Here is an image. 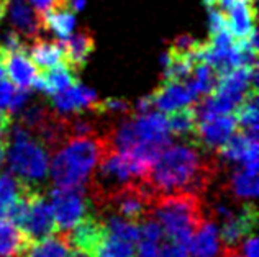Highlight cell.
Returning <instances> with one entry per match:
<instances>
[{
  "label": "cell",
  "instance_id": "cell-1",
  "mask_svg": "<svg viewBox=\"0 0 259 257\" xmlns=\"http://www.w3.org/2000/svg\"><path fill=\"white\" fill-rule=\"evenodd\" d=\"M220 166L217 154L203 151L190 139H182L162 151L146 182L158 195L194 193L200 197L220 174Z\"/></svg>",
  "mask_w": 259,
  "mask_h": 257
},
{
  "label": "cell",
  "instance_id": "cell-2",
  "mask_svg": "<svg viewBox=\"0 0 259 257\" xmlns=\"http://www.w3.org/2000/svg\"><path fill=\"white\" fill-rule=\"evenodd\" d=\"M108 131L67 138L56 151H53V156H50V175L56 188L87 184L102 156L113 149Z\"/></svg>",
  "mask_w": 259,
  "mask_h": 257
},
{
  "label": "cell",
  "instance_id": "cell-3",
  "mask_svg": "<svg viewBox=\"0 0 259 257\" xmlns=\"http://www.w3.org/2000/svg\"><path fill=\"white\" fill-rule=\"evenodd\" d=\"M151 218L159 223L169 241L189 252L195 231L207 218V210L199 195L169 193L156 198Z\"/></svg>",
  "mask_w": 259,
  "mask_h": 257
},
{
  "label": "cell",
  "instance_id": "cell-4",
  "mask_svg": "<svg viewBox=\"0 0 259 257\" xmlns=\"http://www.w3.org/2000/svg\"><path fill=\"white\" fill-rule=\"evenodd\" d=\"M7 162L10 172L31 190L43 192V185L50 174V151L23 126L12 125Z\"/></svg>",
  "mask_w": 259,
  "mask_h": 257
},
{
  "label": "cell",
  "instance_id": "cell-5",
  "mask_svg": "<svg viewBox=\"0 0 259 257\" xmlns=\"http://www.w3.org/2000/svg\"><path fill=\"white\" fill-rule=\"evenodd\" d=\"M159 195L156 193L148 182H133L113 195L112 200L100 215L113 213L130 223L140 225L145 220L151 218L154 201Z\"/></svg>",
  "mask_w": 259,
  "mask_h": 257
},
{
  "label": "cell",
  "instance_id": "cell-6",
  "mask_svg": "<svg viewBox=\"0 0 259 257\" xmlns=\"http://www.w3.org/2000/svg\"><path fill=\"white\" fill-rule=\"evenodd\" d=\"M50 207L58 233H66L91 212H95L85 185L54 188L50 193Z\"/></svg>",
  "mask_w": 259,
  "mask_h": 257
},
{
  "label": "cell",
  "instance_id": "cell-7",
  "mask_svg": "<svg viewBox=\"0 0 259 257\" xmlns=\"http://www.w3.org/2000/svg\"><path fill=\"white\" fill-rule=\"evenodd\" d=\"M257 208L254 201H243L240 210L222 221V229L218 231L222 242V254L240 252L241 242L253 234L257 228Z\"/></svg>",
  "mask_w": 259,
  "mask_h": 257
},
{
  "label": "cell",
  "instance_id": "cell-8",
  "mask_svg": "<svg viewBox=\"0 0 259 257\" xmlns=\"http://www.w3.org/2000/svg\"><path fill=\"white\" fill-rule=\"evenodd\" d=\"M71 251L97 257L100 246L107 239V226L104 216L97 212H91L69 231L63 233Z\"/></svg>",
  "mask_w": 259,
  "mask_h": 257
},
{
  "label": "cell",
  "instance_id": "cell-9",
  "mask_svg": "<svg viewBox=\"0 0 259 257\" xmlns=\"http://www.w3.org/2000/svg\"><path fill=\"white\" fill-rule=\"evenodd\" d=\"M20 231L30 242H38L58 233L50 201L46 200L45 192H35L30 197L28 212L20 225Z\"/></svg>",
  "mask_w": 259,
  "mask_h": 257
},
{
  "label": "cell",
  "instance_id": "cell-10",
  "mask_svg": "<svg viewBox=\"0 0 259 257\" xmlns=\"http://www.w3.org/2000/svg\"><path fill=\"white\" fill-rule=\"evenodd\" d=\"M238 123L233 113L220 115V117L197 121L194 138L190 141L202 147L207 152H217L220 147L227 143L230 136L236 131Z\"/></svg>",
  "mask_w": 259,
  "mask_h": 257
},
{
  "label": "cell",
  "instance_id": "cell-11",
  "mask_svg": "<svg viewBox=\"0 0 259 257\" xmlns=\"http://www.w3.org/2000/svg\"><path fill=\"white\" fill-rule=\"evenodd\" d=\"M99 102V97L92 89H87L82 84L77 82L71 85L69 89L50 95V105L59 117H74V115L92 113Z\"/></svg>",
  "mask_w": 259,
  "mask_h": 257
},
{
  "label": "cell",
  "instance_id": "cell-12",
  "mask_svg": "<svg viewBox=\"0 0 259 257\" xmlns=\"http://www.w3.org/2000/svg\"><path fill=\"white\" fill-rule=\"evenodd\" d=\"M4 18H9L13 31L26 38L30 43L33 39L41 38L45 33L41 15L26 0H9Z\"/></svg>",
  "mask_w": 259,
  "mask_h": 257
},
{
  "label": "cell",
  "instance_id": "cell-13",
  "mask_svg": "<svg viewBox=\"0 0 259 257\" xmlns=\"http://www.w3.org/2000/svg\"><path fill=\"white\" fill-rule=\"evenodd\" d=\"M153 108L159 113H171L194 105L199 97L187 82H162L149 93Z\"/></svg>",
  "mask_w": 259,
  "mask_h": 257
},
{
  "label": "cell",
  "instance_id": "cell-14",
  "mask_svg": "<svg viewBox=\"0 0 259 257\" xmlns=\"http://www.w3.org/2000/svg\"><path fill=\"white\" fill-rule=\"evenodd\" d=\"M64 54V66L74 76L84 71L89 58L95 49L94 33L89 28H80L76 35H71L64 39H58Z\"/></svg>",
  "mask_w": 259,
  "mask_h": 257
},
{
  "label": "cell",
  "instance_id": "cell-15",
  "mask_svg": "<svg viewBox=\"0 0 259 257\" xmlns=\"http://www.w3.org/2000/svg\"><path fill=\"white\" fill-rule=\"evenodd\" d=\"M257 169L259 164L236 166L228 182L222 187L223 195L233 201H253L257 195Z\"/></svg>",
  "mask_w": 259,
  "mask_h": 257
},
{
  "label": "cell",
  "instance_id": "cell-16",
  "mask_svg": "<svg viewBox=\"0 0 259 257\" xmlns=\"http://www.w3.org/2000/svg\"><path fill=\"white\" fill-rule=\"evenodd\" d=\"M5 74L10 82L20 89H31V84L38 76L39 69L33 64L28 56V51L7 53L4 59Z\"/></svg>",
  "mask_w": 259,
  "mask_h": 257
},
{
  "label": "cell",
  "instance_id": "cell-17",
  "mask_svg": "<svg viewBox=\"0 0 259 257\" xmlns=\"http://www.w3.org/2000/svg\"><path fill=\"white\" fill-rule=\"evenodd\" d=\"M189 252L194 257H217L222 252L220 234L215 220L207 215L205 221L197 229L189 244Z\"/></svg>",
  "mask_w": 259,
  "mask_h": 257
},
{
  "label": "cell",
  "instance_id": "cell-18",
  "mask_svg": "<svg viewBox=\"0 0 259 257\" xmlns=\"http://www.w3.org/2000/svg\"><path fill=\"white\" fill-rule=\"evenodd\" d=\"M256 0L236 4L227 12V25L235 41H241L256 28Z\"/></svg>",
  "mask_w": 259,
  "mask_h": 257
},
{
  "label": "cell",
  "instance_id": "cell-19",
  "mask_svg": "<svg viewBox=\"0 0 259 257\" xmlns=\"http://www.w3.org/2000/svg\"><path fill=\"white\" fill-rule=\"evenodd\" d=\"M28 56L39 71L53 69L56 66H64V54L58 39L36 38L28 44Z\"/></svg>",
  "mask_w": 259,
  "mask_h": 257
},
{
  "label": "cell",
  "instance_id": "cell-20",
  "mask_svg": "<svg viewBox=\"0 0 259 257\" xmlns=\"http://www.w3.org/2000/svg\"><path fill=\"white\" fill-rule=\"evenodd\" d=\"M28 239L9 220L0 218V255L4 257H20L30 247Z\"/></svg>",
  "mask_w": 259,
  "mask_h": 257
},
{
  "label": "cell",
  "instance_id": "cell-21",
  "mask_svg": "<svg viewBox=\"0 0 259 257\" xmlns=\"http://www.w3.org/2000/svg\"><path fill=\"white\" fill-rule=\"evenodd\" d=\"M167 128L172 136L181 139H192L197 126V115L194 110V105L179 108V110L167 113Z\"/></svg>",
  "mask_w": 259,
  "mask_h": 257
},
{
  "label": "cell",
  "instance_id": "cell-22",
  "mask_svg": "<svg viewBox=\"0 0 259 257\" xmlns=\"http://www.w3.org/2000/svg\"><path fill=\"white\" fill-rule=\"evenodd\" d=\"M69 246L63 233H56L50 238L33 242L20 257H67Z\"/></svg>",
  "mask_w": 259,
  "mask_h": 257
},
{
  "label": "cell",
  "instance_id": "cell-23",
  "mask_svg": "<svg viewBox=\"0 0 259 257\" xmlns=\"http://www.w3.org/2000/svg\"><path fill=\"white\" fill-rule=\"evenodd\" d=\"M26 192H38V190H31V188H28L12 172L0 174V218H4L7 210H9Z\"/></svg>",
  "mask_w": 259,
  "mask_h": 257
},
{
  "label": "cell",
  "instance_id": "cell-24",
  "mask_svg": "<svg viewBox=\"0 0 259 257\" xmlns=\"http://www.w3.org/2000/svg\"><path fill=\"white\" fill-rule=\"evenodd\" d=\"M43 18V31L54 33L58 39H64L71 36L76 28V17L71 12L64 10H53L41 17Z\"/></svg>",
  "mask_w": 259,
  "mask_h": 257
},
{
  "label": "cell",
  "instance_id": "cell-25",
  "mask_svg": "<svg viewBox=\"0 0 259 257\" xmlns=\"http://www.w3.org/2000/svg\"><path fill=\"white\" fill-rule=\"evenodd\" d=\"M97 257H135V246L130 242L110 238L107 234V239L100 246Z\"/></svg>",
  "mask_w": 259,
  "mask_h": 257
},
{
  "label": "cell",
  "instance_id": "cell-26",
  "mask_svg": "<svg viewBox=\"0 0 259 257\" xmlns=\"http://www.w3.org/2000/svg\"><path fill=\"white\" fill-rule=\"evenodd\" d=\"M208 18H210V36L228 30L227 25V13L220 9H208Z\"/></svg>",
  "mask_w": 259,
  "mask_h": 257
},
{
  "label": "cell",
  "instance_id": "cell-27",
  "mask_svg": "<svg viewBox=\"0 0 259 257\" xmlns=\"http://www.w3.org/2000/svg\"><path fill=\"white\" fill-rule=\"evenodd\" d=\"M13 92H15V85L9 79L0 80V112H5L9 108Z\"/></svg>",
  "mask_w": 259,
  "mask_h": 257
},
{
  "label": "cell",
  "instance_id": "cell-28",
  "mask_svg": "<svg viewBox=\"0 0 259 257\" xmlns=\"http://www.w3.org/2000/svg\"><path fill=\"white\" fill-rule=\"evenodd\" d=\"M13 125V117L9 112H0V144H9L10 128Z\"/></svg>",
  "mask_w": 259,
  "mask_h": 257
},
{
  "label": "cell",
  "instance_id": "cell-29",
  "mask_svg": "<svg viewBox=\"0 0 259 257\" xmlns=\"http://www.w3.org/2000/svg\"><path fill=\"white\" fill-rule=\"evenodd\" d=\"M138 251L135 252L136 257H158L159 249L162 244H156V242H148V241H138Z\"/></svg>",
  "mask_w": 259,
  "mask_h": 257
},
{
  "label": "cell",
  "instance_id": "cell-30",
  "mask_svg": "<svg viewBox=\"0 0 259 257\" xmlns=\"http://www.w3.org/2000/svg\"><path fill=\"white\" fill-rule=\"evenodd\" d=\"M241 251L244 254V257H259L257 255V238H256V233L249 234L246 239L241 242Z\"/></svg>",
  "mask_w": 259,
  "mask_h": 257
},
{
  "label": "cell",
  "instance_id": "cell-31",
  "mask_svg": "<svg viewBox=\"0 0 259 257\" xmlns=\"http://www.w3.org/2000/svg\"><path fill=\"white\" fill-rule=\"evenodd\" d=\"M33 9H35L39 15H45L48 12H53L56 9V0H26Z\"/></svg>",
  "mask_w": 259,
  "mask_h": 257
},
{
  "label": "cell",
  "instance_id": "cell-32",
  "mask_svg": "<svg viewBox=\"0 0 259 257\" xmlns=\"http://www.w3.org/2000/svg\"><path fill=\"white\" fill-rule=\"evenodd\" d=\"M7 2H9V0H0V23H2V20H4V17H5Z\"/></svg>",
  "mask_w": 259,
  "mask_h": 257
},
{
  "label": "cell",
  "instance_id": "cell-33",
  "mask_svg": "<svg viewBox=\"0 0 259 257\" xmlns=\"http://www.w3.org/2000/svg\"><path fill=\"white\" fill-rule=\"evenodd\" d=\"M203 4H205L207 9H217V7H218V0H203Z\"/></svg>",
  "mask_w": 259,
  "mask_h": 257
},
{
  "label": "cell",
  "instance_id": "cell-34",
  "mask_svg": "<svg viewBox=\"0 0 259 257\" xmlns=\"http://www.w3.org/2000/svg\"><path fill=\"white\" fill-rule=\"evenodd\" d=\"M7 146H9V144H0V166H2V162H4V159H5Z\"/></svg>",
  "mask_w": 259,
  "mask_h": 257
},
{
  "label": "cell",
  "instance_id": "cell-35",
  "mask_svg": "<svg viewBox=\"0 0 259 257\" xmlns=\"http://www.w3.org/2000/svg\"><path fill=\"white\" fill-rule=\"evenodd\" d=\"M67 257H89V255L80 254V252H76V251H71V249H69V255H67Z\"/></svg>",
  "mask_w": 259,
  "mask_h": 257
},
{
  "label": "cell",
  "instance_id": "cell-36",
  "mask_svg": "<svg viewBox=\"0 0 259 257\" xmlns=\"http://www.w3.org/2000/svg\"><path fill=\"white\" fill-rule=\"evenodd\" d=\"M223 257H243L240 252H227V254H222Z\"/></svg>",
  "mask_w": 259,
  "mask_h": 257
}]
</instances>
